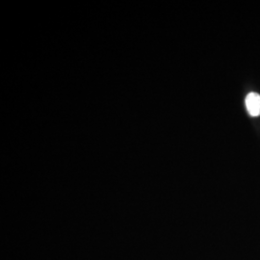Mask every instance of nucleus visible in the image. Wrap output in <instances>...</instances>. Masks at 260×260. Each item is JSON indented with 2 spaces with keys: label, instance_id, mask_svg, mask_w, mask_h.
<instances>
[{
  "label": "nucleus",
  "instance_id": "1",
  "mask_svg": "<svg viewBox=\"0 0 260 260\" xmlns=\"http://www.w3.org/2000/svg\"><path fill=\"white\" fill-rule=\"evenodd\" d=\"M246 107L249 114L252 117L260 116V94L256 93H250L247 94L246 100Z\"/></svg>",
  "mask_w": 260,
  "mask_h": 260
}]
</instances>
